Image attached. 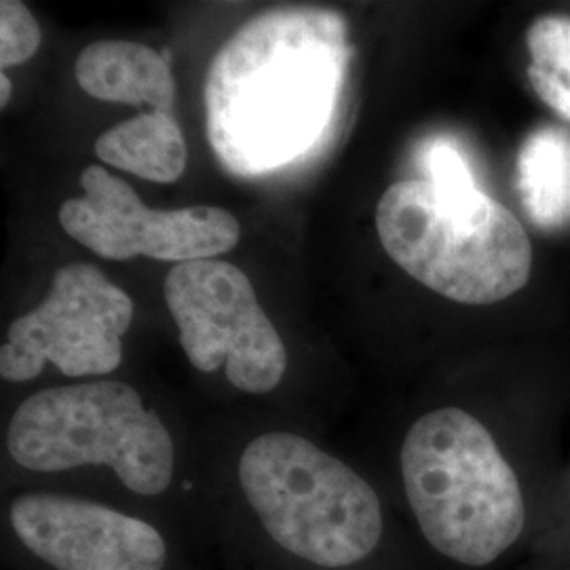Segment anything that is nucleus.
Returning a JSON list of instances; mask_svg holds the SVG:
<instances>
[{"instance_id":"nucleus-5","label":"nucleus","mask_w":570,"mask_h":570,"mask_svg":"<svg viewBox=\"0 0 570 570\" xmlns=\"http://www.w3.org/2000/svg\"><path fill=\"white\" fill-rule=\"evenodd\" d=\"M11 459L53 473L82 465L110 468L122 487L157 497L169 489L176 449L142 395L119 381L51 387L30 395L7 429Z\"/></svg>"},{"instance_id":"nucleus-13","label":"nucleus","mask_w":570,"mask_h":570,"mask_svg":"<svg viewBox=\"0 0 570 570\" xmlns=\"http://www.w3.org/2000/svg\"><path fill=\"white\" fill-rule=\"evenodd\" d=\"M529 79L534 94L570 121V20L548 16L527 32Z\"/></svg>"},{"instance_id":"nucleus-12","label":"nucleus","mask_w":570,"mask_h":570,"mask_svg":"<svg viewBox=\"0 0 570 570\" xmlns=\"http://www.w3.org/2000/svg\"><path fill=\"white\" fill-rule=\"evenodd\" d=\"M518 193L530 220L546 230L570 225V131L543 127L518 155Z\"/></svg>"},{"instance_id":"nucleus-9","label":"nucleus","mask_w":570,"mask_h":570,"mask_svg":"<svg viewBox=\"0 0 570 570\" xmlns=\"http://www.w3.org/2000/svg\"><path fill=\"white\" fill-rule=\"evenodd\" d=\"M21 546L56 570H164V534L140 518L58 492L21 494L9 510Z\"/></svg>"},{"instance_id":"nucleus-10","label":"nucleus","mask_w":570,"mask_h":570,"mask_svg":"<svg viewBox=\"0 0 570 570\" xmlns=\"http://www.w3.org/2000/svg\"><path fill=\"white\" fill-rule=\"evenodd\" d=\"M75 77L82 91L96 100L146 104L159 112H174L176 81L169 60L140 42L87 45L75 61Z\"/></svg>"},{"instance_id":"nucleus-14","label":"nucleus","mask_w":570,"mask_h":570,"mask_svg":"<svg viewBox=\"0 0 570 570\" xmlns=\"http://www.w3.org/2000/svg\"><path fill=\"white\" fill-rule=\"evenodd\" d=\"M421 167L433 193L444 204L465 207L478 204L487 193L480 190L463 153L449 140H433L423 148Z\"/></svg>"},{"instance_id":"nucleus-11","label":"nucleus","mask_w":570,"mask_h":570,"mask_svg":"<svg viewBox=\"0 0 570 570\" xmlns=\"http://www.w3.org/2000/svg\"><path fill=\"white\" fill-rule=\"evenodd\" d=\"M104 164L119 167L150 183H176L186 169L188 153L174 112H142L104 131L96 140Z\"/></svg>"},{"instance_id":"nucleus-15","label":"nucleus","mask_w":570,"mask_h":570,"mask_svg":"<svg viewBox=\"0 0 570 570\" xmlns=\"http://www.w3.org/2000/svg\"><path fill=\"white\" fill-rule=\"evenodd\" d=\"M41 45V26L32 11L18 0L0 2V66H20Z\"/></svg>"},{"instance_id":"nucleus-3","label":"nucleus","mask_w":570,"mask_h":570,"mask_svg":"<svg viewBox=\"0 0 570 570\" xmlns=\"http://www.w3.org/2000/svg\"><path fill=\"white\" fill-rule=\"evenodd\" d=\"M239 482L266 534L308 564L346 569L381 543L379 494L303 435L268 431L254 438L239 459Z\"/></svg>"},{"instance_id":"nucleus-16","label":"nucleus","mask_w":570,"mask_h":570,"mask_svg":"<svg viewBox=\"0 0 570 570\" xmlns=\"http://www.w3.org/2000/svg\"><path fill=\"white\" fill-rule=\"evenodd\" d=\"M9 98H11V81H9V77L2 72V75H0V106H2V108L7 106Z\"/></svg>"},{"instance_id":"nucleus-2","label":"nucleus","mask_w":570,"mask_h":570,"mask_svg":"<svg viewBox=\"0 0 570 570\" xmlns=\"http://www.w3.org/2000/svg\"><path fill=\"white\" fill-rule=\"evenodd\" d=\"M407 503L429 546L465 567H487L524 529L515 471L492 433L461 407L421 416L402 444Z\"/></svg>"},{"instance_id":"nucleus-6","label":"nucleus","mask_w":570,"mask_h":570,"mask_svg":"<svg viewBox=\"0 0 570 570\" xmlns=\"http://www.w3.org/2000/svg\"><path fill=\"white\" fill-rule=\"evenodd\" d=\"M164 294L193 367H225L235 387L256 395L282 383L284 341L239 266L216 258L176 265L167 273Z\"/></svg>"},{"instance_id":"nucleus-8","label":"nucleus","mask_w":570,"mask_h":570,"mask_svg":"<svg viewBox=\"0 0 570 570\" xmlns=\"http://www.w3.org/2000/svg\"><path fill=\"white\" fill-rule=\"evenodd\" d=\"M82 197L60 207V225L75 242L108 261L148 256L167 263L209 261L239 244V220L220 207L150 209L129 184L89 165Z\"/></svg>"},{"instance_id":"nucleus-1","label":"nucleus","mask_w":570,"mask_h":570,"mask_svg":"<svg viewBox=\"0 0 570 570\" xmlns=\"http://www.w3.org/2000/svg\"><path fill=\"white\" fill-rule=\"evenodd\" d=\"M348 30L327 9H271L220 47L205 81L207 140L239 178L298 164L326 140L348 70Z\"/></svg>"},{"instance_id":"nucleus-4","label":"nucleus","mask_w":570,"mask_h":570,"mask_svg":"<svg viewBox=\"0 0 570 570\" xmlns=\"http://www.w3.org/2000/svg\"><path fill=\"white\" fill-rule=\"evenodd\" d=\"M376 230L395 265L461 305L501 303L530 279L529 235L489 195L456 207L440 202L428 180H400L379 202Z\"/></svg>"},{"instance_id":"nucleus-7","label":"nucleus","mask_w":570,"mask_h":570,"mask_svg":"<svg viewBox=\"0 0 570 570\" xmlns=\"http://www.w3.org/2000/svg\"><path fill=\"white\" fill-rule=\"evenodd\" d=\"M134 303L100 268L61 266L47 298L9 327L0 348L4 381L26 383L47 364L68 379L104 376L122 360V336L131 326Z\"/></svg>"}]
</instances>
